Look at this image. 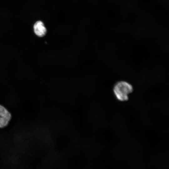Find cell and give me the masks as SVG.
I'll return each mask as SVG.
<instances>
[{"label": "cell", "instance_id": "1", "mask_svg": "<svg viewBox=\"0 0 169 169\" xmlns=\"http://www.w3.org/2000/svg\"><path fill=\"white\" fill-rule=\"evenodd\" d=\"M133 90L132 85L125 81H120L114 85L113 91L116 99L121 101H125L128 99V95Z\"/></svg>", "mask_w": 169, "mask_h": 169}, {"label": "cell", "instance_id": "2", "mask_svg": "<svg viewBox=\"0 0 169 169\" xmlns=\"http://www.w3.org/2000/svg\"><path fill=\"white\" fill-rule=\"evenodd\" d=\"M12 118L10 112L5 106L0 104V128L7 126Z\"/></svg>", "mask_w": 169, "mask_h": 169}, {"label": "cell", "instance_id": "3", "mask_svg": "<svg viewBox=\"0 0 169 169\" xmlns=\"http://www.w3.org/2000/svg\"><path fill=\"white\" fill-rule=\"evenodd\" d=\"M34 33L39 37H43L46 34L47 29L43 22L41 20H38L34 23L33 26Z\"/></svg>", "mask_w": 169, "mask_h": 169}]
</instances>
